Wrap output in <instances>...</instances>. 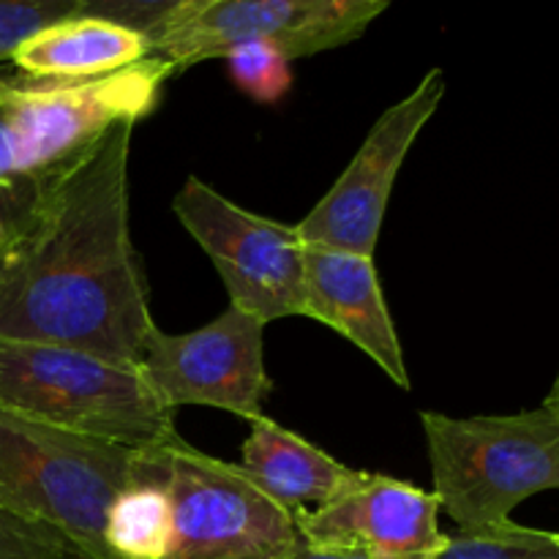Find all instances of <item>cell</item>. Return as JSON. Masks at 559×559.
<instances>
[{"mask_svg": "<svg viewBox=\"0 0 559 559\" xmlns=\"http://www.w3.org/2000/svg\"><path fill=\"white\" fill-rule=\"evenodd\" d=\"M120 123L71 164L0 254V338L82 349L140 369L151 328L145 267L131 243L129 158Z\"/></svg>", "mask_w": 559, "mask_h": 559, "instance_id": "cell-1", "label": "cell"}, {"mask_svg": "<svg viewBox=\"0 0 559 559\" xmlns=\"http://www.w3.org/2000/svg\"><path fill=\"white\" fill-rule=\"evenodd\" d=\"M173 74L158 58L91 82L0 74V254L20 238L38 197L115 126L151 115Z\"/></svg>", "mask_w": 559, "mask_h": 559, "instance_id": "cell-2", "label": "cell"}, {"mask_svg": "<svg viewBox=\"0 0 559 559\" xmlns=\"http://www.w3.org/2000/svg\"><path fill=\"white\" fill-rule=\"evenodd\" d=\"M440 511L459 533H486L540 491L559 489V413L448 418L420 413Z\"/></svg>", "mask_w": 559, "mask_h": 559, "instance_id": "cell-3", "label": "cell"}, {"mask_svg": "<svg viewBox=\"0 0 559 559\" xmlns=\"http://www.w3.org/2000/svg\"><path fill=\"white\" fill-rule=\"evenodd\" d=\"M0 409L131 451L180 437L140 369L55 344L0 338Z\"/></svg>", "mask_w": 559, "mask_h": 559, "instance_id": "cell-4", "label": "cell"}, {"mask_svg": "<svg viewBox=\"0 0 559 559\" xmlns=\"http://www.w3.org/2000/svg\"><path fill=\"white\" fill-rule=\"evenodd\" d=\"M134 453L0 409V508L47 524L85 557L109 559L104 524Z\"/></svg>", "mask_w": 559, "mask_h": 559, "instance_id": "cell-5", "label": "cell"}, {"mask_svg": "<svg viewBox=\"0 0 559 559\" xmlns=\"http://www.w3.org/2000/svg\"><path fill=\"white\" fill-rule=\"evenodd\" d=\"M140 462L167 491V559H284L300 546L293 513L262 495L238 464L207 456L180 437L142 448Z\"/></svg>", "mask_w": 559, "mask_h": 559, "instance_id": "cell-6", "label": "cell"}, {"mask_svg": "<svg viewBox=\"0 0 559 559\" xmlns=\"http://www.w3.org/2000/svg\"><path fill=\"white\" fill-rule=\"evenodd\" d=\"M388 5V0H175L147 41L151 58L173 71L243 47H271L295 60L355 41Z\"/></svg>", "mask_w": 559, "mask_h": 559, "instance_id": "cell-7", "label": "cell"}, {"mask_svg": "<svg viewBox=\"0 0 559 559\" xmlns=\"http://www.w3.org/2000/svg\"><path fill=\"white\" fill-rule=\"evenodd\" d=\"M186 233L211 257L229 306L260 322L306 314L304 240L298 229L235 205L189 175L173 200Z\"/></svg>", "mask_w": 559, "mask_h": 559, "instance_id": "cell-8", "label": "cell"}, {"mask_svg": "<svg viewBox=\"0 0 559 559\" xmlns=\"http://www.w3.org/2000/svg\"><path fill=\"white\" fill-rule=\"evenodd\" d=\"M140 371L167 409L202 404L251 420L273 382L265 371V322L229 306L191 333L153 325L142 344Z\"/></svg>", "mask_w": 559, "mask_h": 559, "instance_id": "cell-9", "label": "cell"}, {"mask_svg": "<svg viewBox=\"0 0 559 559\" xmlns=\"http://www.w3.org/2000/svg\"><path fill=\"white\" fill-rule=\"evenodd\" d=\"M442 96L445 74L435 69L409 96L380 115L333 189L295 224L304 243L374 257L399 169L424 126L435 118Z\"/></svg>", "mask_w": 559, "mask_h": 559, "instance_id": "cell-10", "label": "cell"}, {"mask_svg": "<svg viewBox=\"0 0 559 559\" xmlns=\"http://www.w3.org/2000/svg\"><path fill=\"white\" fill-rule=\"evenodd\" d=\"M437 516L435 491L371 473L331 506L293 513L300 544L360 559H435L448 544Z\"/></svg>", "mask_w": 559, "mask_h": 559, "instance_id": "cell-11", "label": "cell"}, {"mask_svg": "<svg viewBox=\"0 0 559 559\" xmlns=\"http://www.w3.org/2000/svg\"><path fill=\"white\" fill-rule=\"evenodd\" d=\"M304 317L353 342L399 388H413L396 325L377 278L374 257L304 243Z\"/></svg>", "mask_w": 559, "mask_h": 559, "instance_id": "cell-12", "label": "cell"}, {"mask_svg": "<svg viewBox=\"0 0 559 559\" xmlns=\"http://www.w3.org/2000/svg\"><path fill=\"white\" fill-rule=\"evenodd\" d=\"M238 467L262 495L289 513L320 511L349 495L369 475L344 467L331 453L320 451L265 415L251 420V431L243 442V462Z\"/></svg>", "mask_w": 559, "mask_h": 559, "instance_id": "cell-13", "label": "cell"}, {"mask_svg": "<svg viewBox=\"0 0 559 559\" xmlns=\"http://www.w3.org/2000/svg\"><path fill=\"white\" fill-rule=\"evenodd\" d=\"M151 58L145 36L96 16L74 14L55 22L14 52L11 63L31 80L91 82Z\"/></svg>", "mask_w": 559, "mask_h": 559, "instance_id": "cell-14", "label": "cell"}, {"mask_svg": "<svg viewBox=\"0 0 559 559\" xmlns=\"http://www.w3.org/2000/svg\"><path fill=\"white\" fill-rule=\"evenodd\" d=\"M173 513L167 491L142 467L134 453L131 478L112 500L104 524V546L109 559H167Z\"/></svg>", "mask_w": 559, "mask_h": 559, "instance_id": "cell-15", "label": "cell"}, {"mask_svg": "<svg viewBox=\"0 0 559 559\" xmlns=\"http://www.w3.org/2000/svg\"><path fill=\"white\" fill-rule=\"evenodd\" d=\"M435 559H559V533L516 522L486 533H456L448 535L445 549Z\"/></svg>", "mask_w": 559, "mask_h": 559, "instance_id": "cell-16", "label": "cell"}, {"mask_svg": "<svg viewBox=\"0 0 559 559\" xmlns=\"http://www.w3.org/2000/svg\"><path fill=\"white\" fill-rule=\"evenodd\" d=\"M76 9L80 0H0V63L49 25L74 16Z\"/></svg>", "mask_w": 559, "mask_h": 559, "instance_id": "cell-17", "label": "cell"}, {"mask_svg": "<svg viewBox=\"0 0 559 559\" xmlns=\"http://www.w3.org/2000/svg\"><path fill=\"white\" fill-rule=\"evenodd\" d=\"M227 60L233 80L254 102H278L289 91V82H293L289 60L282 52H276V49L243 47L238 52L227 55Z\"/></svg>", "mask_w": 559, "mask_h": 559, "instance_id": "cell-18", "label": "cell"}, {"mask_svg": "<svg viewBox=\"0 0 559 559\" xmlns=\"http://www.w3.org/2000/svg\"><path fill=\"white\" fill-rule=\"evenodd\" d=\"M71 544L47 524L0 508V559H66Z\"/></svg>", "mask_w": 559, "mask_h": 559, "instance_id": "cell-19", "label": "cell"}, {"mask_svg": "<svg viewBox=\"0 0 559 559\" xmlns=\"http://www.w3.org/2000/svg\"><path fill=\"white\" fill-rule=\"evenodd\" d=\"M173 3L175 0H80L76 14L96 16V20L112 22V25L151 38L169 14Z\"/></svg>", "mask_w": 559, "mask_h": 559, "instance_id": "cell-20", "label": "cell"}, {"mask_svg": "<svg viewBox=\"0 0 559 559\" xmlns=\"http://www.w3.org/2000/svg\"><path fill=\"white\" fill-rule=\"evenodd\" d=\"M284 559H360V557H347V555H328V551H317V549H309L306 544H300L298 549L293 551L289 557Z\"/></svg>", "mask_w": 559, "mask_h": 559, "instance_id": "cell-21", "label": "cell"}, {"mask_svg": "<svg viewBox=\"0 0 559 559\" xmlns=\"http://www.w3.org/2000/svg\"><path fill=\"white\" fill-rule=\"evenodd\" d=\"M544 407H551L555 413H559V393H549V396H546V402H544Z\"/></svg>", "mask_w": 559, "mask_h": 559, "instance_id": "cell-22", "label": "cell"}, {"mask_svg": "<svg viewBox=\"0 0 559 559\" xmlns=\"http://www.w3.org/2000/svg\"><path fill=\"white\" fill-rule=\"evenodd\" d=\"M66 559H91V557H85V555H82V551L71 549V551H69V557H66Z\"/></svg>", "mask_w": 559, "mask_h": 559, "instance_id": "cell-23", "label": "cell"}, {"mask_svg": "<svg viewBox=\"0 0 559 559\" xmlns=\"http://www.w3.org/2000/svg\"><path fill=\"white\" fill-rule=\"evenodd\" d=\"M549 393H559V371H557V380H555V385H551Z\"/></svg>", "mask_w": 559, "mask_h": 559, "instance_id": "cell-24", "label": "cell"}]
</instances>
